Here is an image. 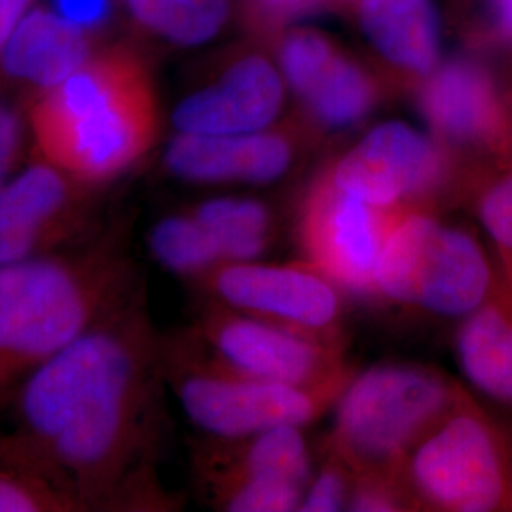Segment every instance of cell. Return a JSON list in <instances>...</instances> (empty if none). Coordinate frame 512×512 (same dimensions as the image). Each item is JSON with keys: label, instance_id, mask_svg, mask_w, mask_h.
I'll return each instance as SVG.
<instances>
[{"label": "cell", "instance_id": "obj_14", "mask_svg": "<svg viewBox=\"0 0 512 512\" xmlns=\"http://www.w3.org/2000/svg\"><path fill=\"white\" fill-rule=\"evenodd\" d=\"M97 186L38 158L0 188V264L82 243Z\"/></svg>", "mask_w": 512, "mask_h": 512}, {"label": "cell", "instance_id": "obj_31", "mask_svg": "<svg viewBox=\"0 0 512 512\" xmlns=\"http://www.w3.org/2000/svg\"><path fill=\"white\" fill-rule=\"evenodd\" d=\"M23 145V124L18 112L0 99V188L10 181Z\"/></svg>", "mask_w": 512, "mask_h": 512}, {"label": "cell", "instance_id": "obj_23", "mask_svg": "<svg viewBox=\"0 0 512 512\" xmlns=\"http://www.w3.org/2000/svg\"><path fill=\"white\" fill-rule=\"evenodd\" d=\"M82 511L16 437H0V512Z\"/></svg>", "mask_w": 512, "mask_h": 512}, {"label": "cell", "instance_id": "obj_34", "mask_svg": "<svg viewBox=\"0 0 512 512\" xmlns=\"http://www.w3.org/2000/svg\"><path fill=\"white\" fill-rule=\"evenodd\" d=\"M509 101H511V105H512V90H511V93H509Z\"/></svg>", "mask_w": 512, "mask_h": 512}, {"label": "cell", "instance_id": "obj_9", "mask_svg": "<svg viewBox=\"0 0 512 512\" xmlns=\"http://www.w3.org/2000/svg\"><path fill=\"white\" fill-rule=\"evenodd\" d=\"M287 88L302 110L304 124L321 131L357 126L391 90L374 63L351 54L338 40L293 25L266 42Z\"/></svg>", "mask_w": 512, "mask_h": 512}, {"label": "cell", "instance_id": "obj_7", "mask_svg": "<svg viewBox=\"0 0 512 512\" xmlns=\"http://www.w3.org/2000/svg\"><path fill=\"white\" fill-rule=\"evenodd\" d=\"M463 162L404 122H384L334 158L321 175L363 202L391 209H431L458 183Z\"/></svg>", "mask_w": 512, "mask_h": 512}, {"label": "cell", "instance_id": "obj_2", "mask_svg": "<svg viewBox=\"0 0 512 512\" xmlns=\"http://www.w3.org/2000/svg\"><path fill=\"white\" fill-rule=\"evenodd\" d=\"M38 158L92 186L139 164L160 133V105L147 61L133 48H99L67 80L31 99Z\"/></svg>", "mask_w": 512, "mask_h": 512}, {"label": "cell", "instance_id": "obj_32", "mask_svg": "<svg viewBox=\"0 0 512 512\" xmlns=\"http://www.w3.org/2000/svg\"><path fill=\"white\" fill-rule=\"evenodd\" d=\"M114 0H54L55 12L78 27L95 31L112 14Z\"/></svg>", "mask_w": 512, "mask_h": 512}, {"label": "cell", "instance_id": "obj_12", "mask_svg": "<svg viewBox=\"0 0 512 512\" xmlns=\"http://www.w3.org/2000/svg\"><path fill=\"white\" fill-rule=\"evenodd\" d=\"M399 215L401 211L349 196L319 173L304 196L298 219L306 262L342 293L376 298L378 264Z\"/></svg>", "mask_w": 512, "mask_h": 512}, {"label": "cell", "instance_id": "obj_24", "mask_svg": "<svg viewBox=\"0 0 512 512\" xmlns=\"http://www.w3.org/2000/svg\"><path fill=\"white\" fill-rule=\"evenodd\" d=\"M148 249L165 270L203 279L222 264L207 228L192 213L158 220L148 234Z\"/></svg>", "mask_w": 512, "mask_h": 512}, {"label": "cell", "instance_id": "obj_25", "mask_svg": "<svg viewBox=\"0 0 512 512\" xmlns=\"http://www.w3.org/2000/svg\"><path fill=\"white\" fill-rule=\"evenodd\" d=\"M213 503L228 512L298 511L304 490L266 478H238L209 486Z\"/></svg>", "mask_w": 512, "mask_h": 512}, {"label": "cell", "instance_id": "obj_11", "mask_svg": "<svg viewBox=\"0 0 512 512\" xmlns=\"http://www.w3.org/2000/svg\"><path fill=\"white\" fill-rule=\"evenodd\" d=\"M429 133L459 162L512 158V105L492 71L475 57H452L414 90Z\"/></svg>", "mask_w": 512, "mask_h": 512}, {"label": "cell", "instance_id": "obj_27", "mask_svg": "<svg viewBox=\"0 0 512 512\" xmlns=\"http://www.w3.org/2000/svg\"><path fill=\"white\" fill-rule=\"evenodd\" d=\"M236 8L247 35L268 42L302 19L338 10L340 0H236Z\"/></svg>", "mask_w": 512, "mask_h": 512}, {"label": "cell", "instance_id": "obj_8", "mask_svg": "<svg viewBox=\"0 0 512 512\" xmlns=\"http://www.w3.org/2000/svg\"><path fill=\"white\" fill-rule=\"evenodd\" d=\"M173 387L184 414L217 440H236L279 425L304 427L336 403L344 385L298 387L255 380L219 361L183 359Z\"/></svg>", "mask_w": 512, "mask_h": 512}, {"label": "cell", "instance_id": "obj_19", "mask_svg": "<svg viewBox=\"0 0 512 512\" xmlns=\"http://www.w3.org/2000/svg\"><path fill=\"white\" fill-rule=\"evenodd\" d=\"M220 442L224 446L209 448L200 458L207 486L238 478H266L306 490L311 456L308 440L298 425H279L245 439Z\"/></svg>", "mask_w": 512, "mask_h": 512}, {"label": "cell", "instance_id": "obj_3", "mask_svg": "<svg viewBox=\"0 0 512 512\" xmlns=\"http://www.w3.org/2000/svg\"><path fill=\"white\" fill-rule=\"evenodd\" d=\"M135 296L120 234L0 264V389L73 344Z\"/></svg>", "mask_w": 512, "mask_h": 512}, {"label": "cell", "instance_id": "obj_28", "mask_svg": "<svg viewBox=\"0 0 512 512\" xmlns=\"http://www.w3.org/2000/svg\"><path fill=\"white\" fill-rule=\"evenodd\" d=\"M476 211L497 249L512 260V158L482 188Z\"/></svg>", "mask_w": 512, "mask_h": 512}, {"label": "cell", "instance_id": "obj_18", "mask_svg": "<svg viewBox=\"0 0 512 512\" xmlns=\"http://www.w3.org/2000/svg\"><path fill=\"white\" fill-rule=\"evenodd\" d=\"M95 52L93 31L52 10L35 8L14 29L0 55V69L37 97L67 80Z\"/></svg>", "mask_w": 512, "mask_h": 512}, {"label": "cell", "instance_id": "obj_13", "mask_svg": "<svg viewBox=\"0 0 512 512\" xmlns=\"http://www.w3.org/2000/svg\"><path fill=\"white\" fill-rule=\"evenodd\" d=\"M287 84L270 46L247 38L215 59L202 82L171 112L177 133L239 135L274 128Z\"/></svg>", "mask_w": 512, "mask_h": 512}, {"label": "cell", "instance_id": "obj_33", "mask_svg": "<svg viewBox=\"0 0 512 512\" xmlns=\"http://www.w3.org/2000/svg\"><path fill=\"white\" fill-rule=\"evenodd\" d=\"M33 0H0V55Z\"/></svg>", "mask_w": 512, "mask_h": 512}, {"label": "cell", "instance_id": "obj_29", "mask_svg": "<svg viewBox=\"0 0 512 512\" xmlns=\"http://www.w3.org/2000/svg\"><path fill=\"white\" fill-rule=\"evenodd\" d=\"M353 484L348 463L330 452V458L317 475L310 478L298 511L334 512L346 509Z\"/></svg>", "mask_w": 512, "mask_h": 512}, {"label": "cell", "instance_id": "obj_17", "mask_svg": "<svg viewBox=\"0 0 512 512\" xmlns=\"http://www.w3.org/2000/svg\"><path fill=\"white\" fill-rule=\"evenodd\" d=\"M391 90L414 92L440 63V21L433 0H344Z\"/></svg>", "mask_w": 512, "mask_h": 512}, {"label": "cell", "instance_id": "obj_26", "mask_svg": "<svg viewBox=\"0 0 512 512\" xmlns=\"http://www.w3.org/2000/svg\"><path fill=\"white\" fill-rule=\"evenodd\" d=\"M461 38L476 50L512 46V0H450Z\"/></svg>", "mask_w": 512, "mask_h": 512}, {"label": "cell", "instance_id": "obj_30", "mask_svg": "<svg viewBox=\"0 0 512 512\" xmlns=\"http://www.w3.org/2000/svg\"><path fill=\"white\" fill-rule=\"evenodd\" d=\"M348 511L395 512L414 511L397 475H353L349 492Z\"/></svg>", "mask_w": 512, "mask_h": 512}, {"label": "cell", "instance_id": "obj_15", "mask_svg": "<svg viewBox=\"0 0 512 512\" xmlns=\"http://www.w3.org/2000/svg\"><path fill=\"white\" fill-rule=\"evenodd\" d=\"M202 281L219 304L232 310L330 340L338 338L342 291L308 262L298 266L226 262Z\"/></svg>", "mask_w": 512, "mask_h": 512}, {"label": "cell", "instance_id": "obj_4", "mask_svg": "<svg viewBox=\"0 0 512 512\" xmlns=\"http://www.w3.org/2000/svg\"><path fill=\"white\" fill-rule=\"evenodd\" d=\"M465 391L431 366L389 363L351 376L336 399L332 454L353 475H397L404 458Z\"/></svg>", "mask_w": 512, "mask_h": 512}, {"label": "cell", "instance_id": "obj_6", "mask_svg": "<svg viewBox=\"0 0 512 512\" xmlns=\"http://www.w3.org/2000/svg\"><path fill=\"white\" fill-rule=\"evenodd\" d=\"M494 274L475 236L431 209H406L385 239L376 298L442 315L467 317L490 296Z\"/></svg>", "mask_w": 512, "mask_h": 512}, {"label": "cell", "instance_id": "obj_10", "mask_svg": "<svg viewBox=\"0 0 512 512\" xmlns=\"http://www.w3.org/2000/svg\"><path fill=\"white\" fill-rule=\"evenodd\" d=\"M200 336L220 365L264 382L329 387L348 384L338 340L285 327L224 304L205 311Z\"/></svg>", "mask_w": 512, "mask_h": 512}, {"label": "cell", "instance_id": "obj_1", "mask_svg": "<svg viewBox=\"0 0 512 512\" xmlns=\"http://www.w3.org/2000/svg\"><path fill=\"white\" fill-rule=\"evenodd\" d=\"M158 348L133 296L25 376L14 435L82 511L120 503L150 439Z\"/></svg>", "mask_w": 512, "mask_h": 512}, {"label": "cell", "instance_id": "obj_20", "mask_svg": "<svg viewBox=\"0 0 512 512\" xmlns=\"http://www.w3.org/2000/svg\"><path fill=\"white\" fill-rule=\"evenodd\" d=\"M465 378L480 393L512 406V298H488L469 313L456 336Z\"/></svg>", "mask_w": 512, "mask_h": 512}, {"label": "cell", "instance_id": "obj_21", "mask_svg": "<svg viewBox=\"0 0 512 512\" xmlns=\"http://www.w3.org/2000/svg\"><path fill=\"white\" fill-rule=\"evenodd\" d=\"M124 4L137 29L177 48L209 44L238 14L236 0H124Z\"/></svg>", "mask_w": 512, "mask_h": 512}, {"label": "cell", "instance_id": "obj_22", "mask_svg": "<svg viewBox=\"0 0 512 512\" xmlns=\"http://www.w3.org/2000/svg\"><path fill=\"white\" fill-rule=\"evenodd\" d=\"M192 215L211 234L222 264L253 262L270 243L272 215L258 200L236 196L213 198L196 205Z\"/></svg>", "mask_w": 512, "mask_h": 512}, {"label": "cell", "instance_id": "obj_5", "mask_svg": "<svg viewBox=\"0 0 512 512\" xmlns=\"http://www.w3.org/2000/svg\"><path fill=\"white\" fill-rule=\"evenodd\" d=\"M397 478L414 511H512V444L465 393L412 448Z\"/></svg>", "mask_w": 512, "mask_h": 512}, {"label": "cell", "instance_id": "obj_16", "mask_svg": "<svg viewBox=\"0 0 512 512\" xmlns=\"http://www.w3.org/2000/svg\"><path fill=\"white\" fill-rule=\"evenodd\" d=\"M300 129L268 128L239 135L177 133L165 148V169L186 183L268 184L296 158Z\"/></svg>", "mask_w": 512, "mask_h": 512}]
</instances>
